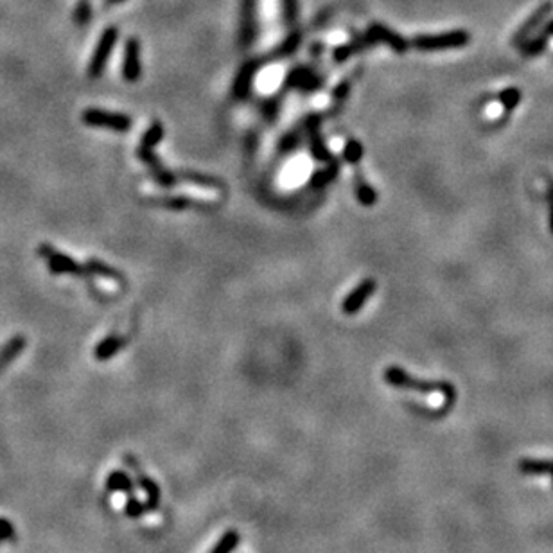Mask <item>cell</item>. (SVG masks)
<instances>
[{"label":"cell","mask_w":553,"mask_h":553,"mask_svg":"<svg viewBox=\"0 0 553 553\" xmlns=\"http://www.w3.org/2000/svg\"><path fill=\"white\" fill-rule=\"evenodd\" d=\"M142 76L141 65V44L137 38H130L124 45L123 58V78L128 83H137Z\"/></svg>","instance_id":"13"},{"label":"cell","mask_w":553,"mask_h":553,"mask_svg":"<svg viewBox=\"0 0 553 553\" xmlns=\"http://www.w3.org/2000/svg\"><path fill=\"white\" fill-rule=\"evenodd\" d=\"M521 99H523L521 90L516 87L503 88V90L498 94V101H500V105L503 106V110L505 112L516 110L519 106V103H521Z\"/></svg>","instance_id":"25"},{"label":"cell","mask_w":553,"mask_h":553,"mask_svg":"<svg viewBox=\"0 0 553 553\" xmlns=\"http://www.w3.org/2000/svg\"><path fill=\"white\" fill-rule=\"evenodd\" d=\"M519 471L525 474H534V476H541V474H550L553 480V460H539V458H523L519 460Z\"/></svg>","instance_id":"23"},{"label":"cell","mask_w":553,"mask_h":553,"mask_svg":"<svg viewBox=\"0 0 553 553\" xmlns=\"http://www.w3.org/2000/svg\"><path fill=\"white\" fill-rule=\"evenodd\" d=\"M164 135H166V132H164V124L155 121V123L146 130L144 135L141 137V146L142 148H150V150H153L155 146L160 144V142L164 141Z\"/></svg>","instance_id":"26"},{"label":"cell","mask_w":553,"mask_h":553,"mask_svg":"<svg viewBox=\"0 0 553 553\" xmlns=\"http://www.w3.org/2000/svg\"><path fill=\"white\" fill-rule=\"evenodd\" d=\"M365 35L369 36V40L372 42V45L376 44H385L397 54H404L412 45L404 36H401L399 33H395L390 27L383 26V24H370L369 29Z\"/></svg>","instance_id":"10"},{"label":"cell","mask_w":553,"mask_h":553,"mask_svg":"<svg viewBox=\"0 0 553 553\" xmlns=\"http://www.w3.org/2000/svg\"><path fill=\"white\" fill-rule=\"evenodd\" d=\"M322 85L324 78L311 67H295L284 79V90H299L302 94L316 92L320 90Z\"/></svg>","instance_id":"6"},{"label":"cell","mask_w":553,"mask_h":553,"mask_svg":"<svg viewBox=\"0 0 553 553\" xmlns=\"http://www.w3.org/2000/svg\"><path fill=\"white\" fill-rule=\"evenodd\" d=\"M151 178H153V180L157 182L158 185H162V187H166V189L173 187V185H175L176 182H178V176H176V173L167 171L166 167H164V169H160V171H157V173H151Z\"/></svg>","instance_id":"37"},{"label":"cell","mask_w":553,"mask_h":553,"mask_svg":"<svg viewBox=\"0 0 553 553\" xmlns=\"http://www.w3.org/2000/svg\"><path fill=\"white\" fill-rule=\"evenodd\" d=\"M119 40V29L117 27H108L105 33L101 35L99 42H97L96 49L92 53V60L88 63V78L90 79H99L103 76L106 69V63L110 60V54L114 51L115 44Z\"/></svg>","instance_id":"4"},{"label":"cell","mask_w":553,"mask_h":553,"mask_svg":"<svg viewBox=\"0 0 553 553\" xmlns=\"http://www.w3.org/2000/svg\"><path fill=\"white\" fill-rule=\"evenodd\" d=\"M552 11H553L552 0H548V2H545L543 6H539V8H537L536 11L532 13V17L528 18L527 22L519 27L518 33L514 35L512 44L516 45V47H521V45L525 44L527 40H530L532 36L536 35L537 29H539V27L545 24V20L550 17V15H552Z\"/></svg>","instance_id":"12"},{"label":"cell","mask_w":553,"mask_h":553,"mask_svg":"<svg viewBox=\"0 0 553 553\" xmlns=\"http://www.w3.org/2000/svg\"><path fill=\"white\" fill-rule=\"evenodd\" d=\"M543 35H545V36H548V38H552V36H553V20H550V22L546 24V27H545V33H543Z\"/></svg>","instance_id":"41"},{"label":"cell","mask_w":553,"mask_h":553,"mask_svg":"<svg viewBox=\"0 0 553 553\" xmlns=\"http://www.w3.org/2000/svg\"><path fill=\"white\" fill-rule=\"evenodd\" d=\"M81 121L87 126L92 128H106L112 132L126 133L132 130L133 119L126 114H117V112L101 110V108H88L81 114Z\"/></svg>","instance_id":"3"},{"label":"cell","mask_w":553,"mask_h":553,"mask_svg":"<svg viewBox=\"0 0 553 553\" xmlns=\"http://www.w3.org/2000/svg\"><path fill=\"white\" fill-rule=\"evenodd\" d=\"M378 290V282L374 279H363L361 282H358L354 290L343 299L342 302V313L343 315H358L361 309L365 308V304L369 302V299L376 293Z\"/></svg>","instance_id":"11"},{"label":"cell","mask_w":553,"mask_h":553,"mask_svg":"<svg viewBox=\"0 0 553 553\" xmlns=\"http://www.w3.org/2000/svg\"><path fill=\"white\" fill-rule=\"evenodd\" d=\"M324 53V44H315L311 49V54L315 56V54H322Z\"/></svg>","instance_id":"42"},{"label":"cell","mask_w":553,"mask_h":553,"mask_svg":"<svg viewBox=\"0 0 553 553\" xmlns=\"http://www.w3.org/2000/svg\"><path fill=\"white\" fill-rule=\"evenodd\" d=\"M351 87H352V81L351 79H343L342 83L336 85V88L333 90V99L336 103H342L345 101L349 97V94H351Z\"/></svg>","instance_id":"38"},{"label":"cell","mask_w":553,"mask_h":553,"mask_svg":"<svg viewBox=\"0 0 553 553\" xmlns=\"http://www.w3.org/2000/svg\"><path fill=\"white\" fill-rule=\"evenodd\" d=\"M300 141H302V135L299 133V130H293V132L286 133V135L281 139V142H279V153L281 155L293 153V151L300 146Z\"/></svg>","instance_id":"30"},{"label":"cell","mask_w":553,"mask_h":553,"mask_svg":"<svg viewBox=\"0 0 553 553\" xmlns=\"http://www.w3.org/2000/svg\"><path fill=\"white\" fill-rule=\"evenodd\" d=\"M257 2L259 0H243L241 20H239V47L250 49L257 36Z\"/></svg>","instance_id":"9"},{"label":"cell","mask_w":553,"mask_h":553,"mask_svg":"<svg viewBox=\"0 0 553 553\" xmlns=\"http://www.w3.org/2000/svg\"><path fill=\"white\" fill-rule=\"evenodd\" d=\"M372 45V42L369 40V36L363 35V36H356L352 42H349V44H343L340 45V47H336L333 51V58H334V63H343L347 62L349 58L354 56V54L361 53V51H365L367 47H370Z\"/></svg>","instance_id":"18"},{"label":"cell","mask_w":553,"mask_h":553,"mask_svg":"<svg viewBox=\"0 0 553 553\" xmlns=\"http://www.w3.org/2000/svg\"><path fill=\"white\" fill-rule=\"evenodd\" d=\"M239 541H241V537H239V532L227 530L223 534V537H221V539L216 543V546L212 548L211 553H234L236 552L237 546H239Z\"/></svg>","instance_id":"27"},{"label":"cell","mask_w":553,"mask_h":553,"mask_svg":"<svg viewBox=\"0 0 553 553\" xmlns=\"http://www.w3.org/2000/svg\"><path fill=\"white\" fill-rule=\"evenodd\" d=\"M282 4V18L288 26H293L299 17V0H281Z\"/></svg>","instance_id":"35"},{"label":"cell","mask_w":553,"mask_h":553,"mask_svg":"<svg viewBox=\"0 0 553 553\" xmlns=\"http://www.w3.org/2000/svg\"><path fill=\"white\" fill-rule=\"evenodd\" d=\"M178 180H187L194 185H200V187H209V189H223L225 185L223 182H220L214 176H207L202 175V173H194V171H182L178 173Z\"/></svg>","instance_id":"24"},{"label":"cell","mask_w":553,"mask_h":553,"mask_svg":"<svg viewBox=\"0 0 553 553\" xmlns=\"http://www.w3.org/2000/svg\"><path fill=\"white\" fill-rule=\"evenodd\" d=\"M126 464L130 467H133V471L137 473V483H139V487H141L142 492L146 494V507H148V512H155V510H158V507H160V500H162V492H160L157 483H155L148 474H144L141 469H139L137 462L133 460L132 457H126Z\"/></svg>","instance_id":"14"},{"label":"cell","mask_w":553,"mask_h":553,"mask_svg":"<svg viewBox=\"0 0 553 553\" xmlns=\"http://www.w3.org/2000/svg\"><path fill=\"white\" fill-rule=\"evenodd\" d=\"M27 342L24 336H13L6 343L4 347L0 349V370H4L17 356L22 354V351L26 349Z\"/></svg>","instance_id":"22"},{"label":"cell","mask_w":553,"mask_h":553,"mask_svg":"<svg viewBox=\"0 0 553 553\" xmlns=\"http://www.w3.org/2000/svg\"><path fill=\"white\" fill-rule=\"evenodd\" d=\"M124 2V0H105V8H112V6H117Z\"/></svg>","instance_id":"43"},{"label":"cell","mask_w":553,"mask_h":553,"mask_svg":"<svg viewBox=\"0 0 553 553\" xmlns=\"http://www.w3.org/2000/svg\"><path fill=\"white\" fill-rule=\"evenodd\" d=\"M300 44H302V33H291V35L279 45V49L273 53V56L275 58L291 56V54L297 53V49L300 47Z\"/></svg>","instance_id":"29"},{"label":"cell","mask_w":553,"mask_h":553,"mask_svg":"<svg viewBox=\"0 0 553 553\" xmlns=\"http://www.w3.org/2000/svg\"><path fill=\"white\" fill-rule=\"evenodd\" d=\"M90 18H92V6H90V2L88 0H79L74 9V22L79 27H83L90 22Z\"/></svg>","instance_id":"33"},{"label":"cell","mask_w":553,"mask_h":553,"mask_svg":"<svg viewBox=\"0 0 553 553\" xmlns=\"http://www.w3.org/2000/svg\"><path fill=\"white\" fill-rule=\"evenodd\" d=\"M282 97L276 96V97H272V99H268V101L264 103L263 105V115L266 117V121L268 123H273L276 119V115H279V110H281V105H282Z\"/></svg>","instance_id":"36"},{"label":"cell","mask_w":553,"mask_h":553,"mask_svg":"<svg viewBox=\"0 0 553 553\" xmlns=\"http://www.w3.org/2000/svg\"><path fill=\"white\" fill-rule=\"evenodd\" d=\"M124 512H126L128 518L139 519V518H142L146 512H148V507H146V503H142L139 498H135L133 494H130L126 500V505H124Z\"/></svg>","instance_id":"32"},{"label":"cell","mask_w":553,"mask_h":553,"mask_svg":"<svg viewBox=\"0 0 553 553\" xmlns=\"http://www.w3.org/2000/svg\"><path fill=\"white\" fill-rule=\"evenodd\" d=\"M471 42V35L466 29H455L440 35H419L410 42V45L422 53H440V51H453V49L466 47Z\"/></svg>","instance_id":"2"},{"label":"cell","mask_w":553,"mask_h":553,"mask_svg":"<svg viewBox=\"0 0 553 553\" xmlns=\"http://www.w3.org/2000/svg\"><path fill=\"white\" fill-rule=\"evenodd\" d=\"M324 121V115L322 114H311L306 121H304V132L308 133L309 137V148H311V155L315 157V160L324 164L333 162L334 155L331 153L329 148L325 146L324 139H322L320 133V124Z\"/></svg>","instance_id":"7"},{"label":"cell","mask_w":553,"mask_h":553,"mask_svg":"<svg viewBox=\"0 0 553 553\" xmlns=\"http://www.w3.org/2000/svg\"><path fill=\"white\" fill-rule=\"evenodd\" d=\"M354 194L356 200L363 207H374L378 203V193L369 182L365 180L363 171H360V169H356L354 173Z\"/></svg>","instance_id":"17"},{"label":"cell","mask_w":553,"mask_h":553,"mask_svg":"<svg viewBox=\"0 0 553 553\" xmlns=\"http://www.w3.org/2000/svg\"><path fill=\"white\" fill-rule=\"evenodd\" d=\"M106 489L110 492H123L130 496L135 491V483L124 471H112L106 478Z\"/></svg>","instance_id":"20"},{"label":"cell","mask_w":553,"mask_h":553,"mask_svg":"<svg viewBox=\"0 0 553 553\" xmlns=\"http://www.w3.org/2000/svg\"><path fill=\"white\" fill-rule=\"evenodd\" d=\"M38 254L47 261L49 270L54 273V275H74V276H81V279H88V273L85 270V266L74 261L72 257L65 254H60L56 252L51 245H40Z\"/></svg>","instance_id":"5"},{"label":"cell","mask_w":553,"mask_h":553,"mask_svg":"<svg viewBox=\"0 0 553 553\" xmlns=\"http://www.w3.org/2000/svg\"><path fill=\"white\" fill-rule=\"evenodd\" d=\"M338 173H340V162L336 160V158H334L333 162L327 164V167H325V169H320V171L313 173L309 184H311L313 189H325L327 185L333 184V182L336 180Z\"/></svg>","instance_id":"21"},{"label":"cell","mask_w":553,"mask_h":553,"mask_svg":"<svg viewBox=\"0 0 553 553\" xmlns=\"http://www.w3.org/2000/svg\"><path fill=\"white\" fill-rule=\"evenodd\" d=\"M548 207H550V230L553 234V180L548 182Z\"/></svg>","instance_id":"40"},{"label":"cell","mask_w":553,"mask_h":553,"mask_svg":"<svg viewBox=\"0 0 553 553\" xmlns=\"http://www.w3.org/2000/svg\"><path fill=\"white\" fill-rule=\"evenodd\" d=\"M363 155L365 150L361 142H358L356 139H349L345 142V148H343V160L345 162L351 164V166H358L363 160Z\"/></svg>","instance_id":"28"},{"label":"cell","mask_w":553,"mask_h":553,"mask_svg":"<svg viewBox=\"0 0 553 553\" xmlns=\"http://www.w3.org/2000/svg\"><path fill=\"white\" fill-rule=\"evenodd\" d=\"M383 378H385V381H387L388 385H392V387L395 388H401V390H412V392H419V394H437V392H439V394H442L449 403H453L455 397H457V390H455V387H453L451 383L417 379L413 378L410 372L401 369V367H395V365L385 369Z\"/></svg>","instance_id":"1"},{"label":"cell","mask_w":553,"mask_h":553,"mask_svg":"<svg viewBox=\"0 0 553 553\" xmlns=\"http://www.w3.org/2000/svg\"><path fill=\"white\" fill-rule=\"evenodd\" d=\"M85 270H87V273L90 276H105V279H110V281L119 282V284H126V279H124L123 273L119 272V270L112 268V266H108L105 261L96 259V257L87 261Z\"/></svg>","instance_id":"19"},{"label":"cell","mask_w":553,"mask_h":553,"mask_svg":"<svg viewBox=\"0 0 553 553\" xmlns=\"http://www.w3.org/2000/svg\"><path fill=\"white\" fill-rule=\"evenodd\" d=\"M137 157L141 158V162L144 164V166L150 167L151 173H157L160 171V169H164L162 162H160V158L155 155L153 150H150V148H142V146H139V150H137Z\"/></svg>","instance_id":"31"},{"label":"cell","mask_w":553,"mask_h":553,"mask_svg":"<svg viewBox=\"0 0 553 553\" xmlns=\"http://www.w3.org/2000/svg\"><path fill=\"white\" fill-rule=\"evenodd\" d=\"M124 347H126V338H124V336H121V334L117 333L108 334L106 338H103L101 342L96 345V349H94V358H96L97 361H108L112 360L114 356H117Z\"/></svg>","instance_id":"16"},{"label":"cell","mask_w":553,"mask_h":553,"mask_svg":"<svg viewBox=\"0 0 553 553\" xmlns=\"http://www.w3.org/2000/svg\"><path fill=\"white\" fill-rule=\"evenodd\" d=\"M17 534H15V527L8 519L0 518V541H15Z\"/></svg>","instance_id":"39"},{"label":"cell","mask_w":553,"mask_h":553,"mask_svg":"<svg viewBox=\"0 0 553 553\" xmlns=\"http://www.w3.org/2000/svg\"><path fill=\"white\" fill-rule=\"evenodd\" d=\"M548 36L541 35L537 36L536 40H527L525 44L521 45L523 47V54H527V56H536V54L543 53L546 47V44H548Z\"/></svg>","instance_id":"34"},{"label":"cell","mask_w":553,"mask_h":553,"mask_svg":"<svg viewBox=\"0 0 553 553\" xmlns=\"http://www.w3.org/2000/svg\"><path fill=\"white\" fill-rule=\"evenodd\" d=\"M148 205H155L160 207V209H166V211H187V209H200V211H205L209 209V205H205V202H198V200H193V198L187 196H158V198H146L144 200Z\"/></svg>","instance_id":"15"},{"label":"cell","mask_w":553,"mask_h":553,"mask_svg":"<svg viewBox=\"0 0 553 553\" xmlns=\"http://www.w3.org/2000/svg\"><path fill=\"white\" fill-rule=\"evenodd\" d=\"M261 65H263V62L259 58H252V60L243 63L241 69L237 71L236 79L232 83V97L236 101H245V99L250 97L252 85H254L255 74L259 72Z\"/></svg>","instance_id":"8"}]
</instances>
